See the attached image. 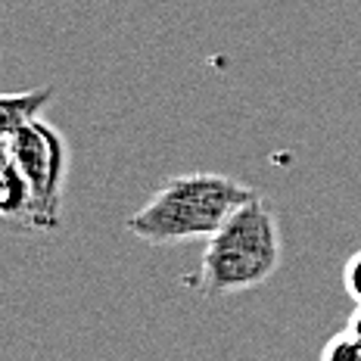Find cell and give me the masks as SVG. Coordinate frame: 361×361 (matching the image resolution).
I'll return each instance as SVG.
<instances>
[{
	"instance_id": "obj_1",
	"label": "cell",
	"mask_w": 361,
	"mask_h": 361,
	"mask_svg": "<svg viewBox=\"0 0 361 361\" xmlns=\"http://www.w3.org/2000/svg\"><path fill=\"white\" fill-rule=\"evenodd\" d=\"M246 180L218 171H187L165 178L137 212L125 218V231L149 246H178L215 237L237 209L255 197Z\"/></svg>"
},
{
	"instance_id": "obj_2",
	"label": "cell",
	"mask_w": 361,
	"mask_h": 361,
	"mask_svg": "<svg viewBox=\"0 0 361 361\" xmlns=\"http://www.w3.org/2000/svg\"><path fill=\"white\" fill-rule=\"evenodd\" d=\"M281 259L283 237L277 212L262 193H255L215 237L206 240L200 268L184 281L206 299L234 296L268 283L281 268Z\"/></svg>"
},
{
	"instance_id": "obj_3",
	"label": "cell",
	"mask_w": 361,
	"mask_h": 361,
	"mask_svg": "<svg viewBox=\"0 0 361 361\" xmlns=\"http://www.w3.org/2000/svg\"><path fill=\"white\" fill-rule=\"evenodd\" d=\"M4 159H10L32 190L25 228L37 234H54L63 224V184L69 175V147L66 137L44 118L0 131Z\"/></svg>"
},
{
	"instance_id": "obj_4",
	"label": "cell",
	"mask_w": 361,
	"mask_h": 361,
	"mask_svg": "<svg viewBox=\"0 0 361 361\" xmlns=\"http://www.w3.org/2000/svg\"><path fill=\"white\" fill-rule=\"evenodd\" d=\"M54 100L50 87H35V90H19V94H6L0 100V131L6 128L25 125L32 118H41V109Z\"/></svg>"
},
{
	"instance_id": "obj_5",
	"label": "cell",
	"mask_w": 361,
	"mask_h": 361,
	"mask_svg": "<svg viewBox=\"0 0 361 361\" xmlns=\"http://www.w3.org/2000/svg\"><path fill=\"white\" fill-rule=\"evenodd\" d=\"M318 361H361V336L345 324L321 345Z\"/></svg>"
},
{
	"instance_id": "obj_6",
	"label": "cell",
	"mask_w": 361,
	"mask_h": 361,
	"mask_svg": "<svg viewBox=\"0 0 361 361\" xmlns=\"http://www.w3.org/2000/svg\"><path fill=\"white\" fill-rule=\"evenodd\" d=\"M343 290L355 305H361V250H355L343 265Z\"/></svg>"
},
{
	"instance_id": "obj_7",
	"label": "cell",
	"mask_w": 361,
	"mask_h": 361,
	"mask_svg": "<svg viewBox=\"0 0 361 361\" xmlns=\"http://www.w3.org/2000/svg\"><path fill=\"white\" fill-rule=\"evenodd\" d=\"M349 327H352V330H355V334L361 336V305H355V312L349 314Z\"/></svg>"
}]
</instances>
